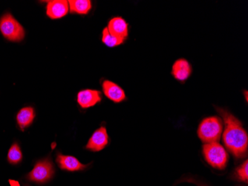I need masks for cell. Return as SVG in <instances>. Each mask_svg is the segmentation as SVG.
I'll return each mask as SVG.
<instances>
[{
  "label": "cell",
  "mask_w": 248,
  "mask_h": 186,
  "mask_svg": "<svg viewBox=\"0 0 248 186\" xmlns=\"http://www.w3.org/2000/svg\"></svg>",
  "instance_id": "obj_19"
},
{
  "label": "cell",
  "mask_w": 248,
  "mask_h": 186,
  "mask_svg": "<svg viewBox=\"0 0 248 186\" xmlns=\"http://www.w3.org/2000/svg\"><path fill=\"white\" fill-rule=\"evenodd\" d=\"M71 13L87 15L92 8V2L89 0H70L69 1Z\"/></svg>",
  "instance_id": "obj_14"
},
{
  "label": "cell",
  "mask_w": 248,
  "mask_h": 186,
  "mask_svg": "<svg viewBox=\"0 0 248 186\" xmlns=\"http://www.w3.org/2000/svg\"><path fill=\"white\" fill-rule=\"evenodd\" d=\"M108 32L121 40H125L128 37V23L122 17H117L108 22L107 26Z\"/></svg>",
  "instance_id": "obj_11"
},
{
  "label": "cell",
  "mask_w": 248,
  "mask_h": 186,
  "mask_svg": "<svg viewBox=\"0 0 248 186\" xmlns=\"http://www.w3.org/2000/svg\"><path fill=\"white\" fill-rule=\"evenodd\" d=\"M22 159V153L17 143H14L10 148L8 153V161L10 164L17 165Z\"/></svg>",
  "instance_id": "obj_15"
},
{
  "label": "cell",
  "mask_w": 248,
  "mask_h": 186,
  "mask_svg": "<svg viewBox=\"0 0 248 186\" xmlns=\"http://www.w3.org/2000/svg\"><path fill=\"white\" fill-rule=\"evenodd\" d=\"M102 41L106 46L108 47H115V46H120L124 43V40H121L115 36L111 35V34L108 32L107 28H105L103 31L102 33Z\"/></svg>",
  "instance_id": "obj_16"
},
{
  "label": "cell",
  "mask_w": 248,
  "mask_h": 186,
  "mask_svg": "<svg viewBox=\"0 0 248 186\" xmlns=\"http://www.w3.org/2000/svg\"><path fill=\"white\" fill-rule=\"evenodd\" d=\"M191 73H192V67L186 60H178L172 66V75L178 81H186L189 78Z\"/></svg>",
  "instance_id": "obj_12"
},
{
  "label": "cell",
  "mask_w": 248,
  "mask_h": 186,
  "mask_svg": "<svg viewBox=\"0 0 248 186\" xmlns=\"http://www.w3.org/2000/svg\"><path fill=\"white\" fill-rule=\"evenodd\" d=\"M108 144V135L107 128L105 127H100L89 138L86 148L93 152H99L104 150Z\"/></svg>",
  "instance_id": "obj_6"
},
{
  "label": "cell",
  "mask_w": 248,
  "mask_h": 186,
  "mask_svg": "<svg viewBox=\"0 0 248 186\" xmlns=\"http://www.w3.org/2000/svg\"><path fill=\"white\" fill-rule=\"evenodd\" d=\"M102 86L104 95L115 103H121L126 99L124 89L112 81L106 80L103 82Z\"/></svg>",
  "instance_id": "obj_10"
},
{
  "label": "cell",
  "mask_w": 248,
  "mask_h": 186,
  "mask_svg": "<svg viewBox=\"0 0 248 186\" xmlns=\"http://www.w3.org/2000/svg\"><path fill=\"white\" fill-rule=\"evenodd\" d=\"M56 162L60 169L65 171H80L87 169L89 166V165L83 164L75 156L63 155L61 153H58L57 154Z\"/></svg>",
  "instance_id": "obj_7"
},
{
  "label": "cell",
  "mask_w": 248,
  "mask_h": 186,
  "mask_svg": "<svg viewBox=\"0 0 248 186\" xmlns=\"http://www.w3.org/2000/svg\"><path fill=\"white\" fill-rule=\"evenodd\" d=\"M183 182L194 183V184H196V186H209L208 185L206 184V183H202V181H199V180H196V179L192 178V177H186V178L184 179Z\"/></svg>",
  "instance_id": "obj_18"
},
{
  "label": "cell",
  "mask_w": 248,
  "mask_h": 186,
  "mask_svg": "<svg viewBox=\"0 0 248 186\" xmlns=\"http://www.w3.org/2000/svg\"><path fill=\"white\" fill-rule=\"evenodd\" d=\"M224 123L223 142L227 149L235 159H241L248 154V136L242 122L232 113L222 108H217Z\"/></svg>",
  "instance_id": "obj_1"
},
{
  "label": "cell",
  "mask_w": 248,
  "mask_h": 186,
  "mask_svg": "<svg viewBox=\"0 0 248 186\" xmlns=\"http://www.w3.org/2000/svg\"><path fill=\"white\" fill-rule=\"evenodd\" d=\"M0 32L5 39L11 42H20L25 37V30L22 25L9 13L0 18Z\"/></svg>",
  "instance_id": "obj_4"
},
{
  "label": "cell",
  "mask_w": 248,
  "mask_h": 186,
  "mask_svg": "<svg viewBox=\"0 0 248 186\" xmlns=\"http://www.w3.org/2000/svg\"><path fill=\"white\" fill-rule=\"evenodd\" d=\"M69 11V2L65 0H52L48 1L47 4V16L52 19L63 17L67 15Z\"/></svg>",
  "instance_id": "obj_9"
},
{
  "label": "cell",
  "mask_w": 248,
  "mask_h": 186,
  "mask_svg": "<svg viewBox=\"0 0 248 186\" xmlns=\"http://www.w3.org/2000/svg\"><path fill=\"white\" fill-rule=\"evenodd\" d=\"M202 151L206 162L213 169L224 170L228 166L229 160L228 151L218 142L204 144Z\"/></svg>",
  "instance_id": "obj_3"
},
{
  "label": "cell",
  "mask_w": 248,
  "mask_h": 186,
  "mask_svg": "<svg viewBox=\"0 0 248 186\" xmlns=\"http://www.w3.org/2000/svg\"><path fill=\"white\" fill-rule=\"evenodd\" d=\"M234 177L235 180L242 182V183H248V161H245L241 166L235 169L234 173Z\"/></svg>",
  "instance_id": "obj_17"
},
{
  "label": "cell",
  "mask_w": 248,
  "mask_h": 186,
  "mask_svg": "<svg viewBox=\"0 0 248 186\" xmlns=\"http://www.w3.org/2000/svg\"><path fill=\"white\" fill-rule=\"evenodd\" d=\"M77 101L81 108L87 109L100 103L102 101V95L98 90L84 89L78 92Z\"/></svg>",
  "instance_id": "obj_8"
},
{
  "label": "cell",
  "mask_w": 248,
  "mask_h": 186,
  "mask_svg": "<svg viewBox=\"0 0 248 186\" xmlns=\"http://www.w3.org/2000/svg\"><path fill=\"white\" fill-rule=\"evenodd\" d=\"M35 118V112L33 107H23L16 115V122L21 131H24L26 128L31 125Z\"/></svg>",
  "instance_id": "obj_13"
},
{
  "label": "cell",
  "mask_w": 248,
  "mask_h": 186,
  "mask_svg": "<svg viewBox=\"0 0 248 186\" xmlns=\"http://www.w3.org/2000/svg\"><path fill=\"white\" fill-rule=\"evenodd\" d=\"M222 133L223 121L217 116H210L202 120L198 128V135L205 144L218 142Z\"/></svg>",
  "instance_id": "obj_2"
},
{
  "label": "cell",
  "mask_w": 248,
  "mask_h": 186,
  "mask_svg": "<svg viewBox=\"0 0 248 186\" xmlns=\"http://www.w3.org/2000/svg\"><path fill=\"white\" fill-rule=\"evenodd\" d=\"M54 166L48 158L41 159L36 163L34 167L28 173L27 179L32 183L45 184L48 183L54 175Z\"/></svg>",
  "instance_id": "obj_5"
}]
</instances>
